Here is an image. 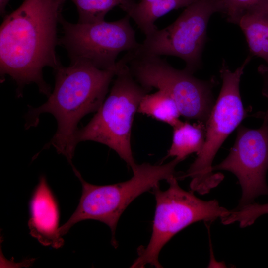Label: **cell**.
Segmentation results:
<instances>
[{
	"mask_svg": "<svg viewBox=\"0 0 268 268\" xmlns=\"http://www.w3.org/2000/svg\"><path fill=\"white\" fill-rule=\"evenodd\" d=\"M66 1L24 0L4 17L0 28V76L8 75L16 82L18 97L24 86L32 83L48 97L51 94L43 69H55L61 64L55 50L57 25Z\"/></svg>",
	"mask_w": 268,
	"mask_h": 268,
	"instance_id": "obj_1",
	"label": "cell"
},
{
	"mask_svg": "<svg viewBox=\"0 0 268 268\" xmlns=\"http://www.w3.org/2000/svg\"><path fill=\"white\" fill-rule=\"evenodd\" d=\"M119 67L102 69L84 61L61 64L54 69L55 85L47 101L41 106L29 107L25 128L36 127L39 116L52 114L57 122V130L44 149L53 146L72 165L77 124L86 115L97 111L105 99L109 85Z\"/></svg>",
	"mask_w": 268,
	"mask_h": 268,
	"instance_id": "obj_2",
	"label": "cell"
},
{
	"mask_svg": "<svg viewBox=\"0 0 268 268\" xmlns=\"http://www.w3.org/2000/svg\"><path fill=\"white\" fill-rule=\"evenodd\" d=\"M180 161L174 158L164 164L144 163L137 165L129 180L111 185H95L85 181L72 166L82 185L78 205L68 220L59 228L62 236L76 223L92 219L106 224L112 233L111 243L117 246L115 231L119 219L127 206L137 197L152 189L163 180L175 176V168Z\"/></svg>",
	"mask_w": 268,
	"mask_h": 268,
	"instance_id": "obj_3",
	"label": "cell"
},
{
	"mask_svg": "<svg viewBox=\"0 0 268 268\" xmlns=\"http://www.w3.org/2000/svg\"><path fill=\"white\" fill-rule=\"evenodd\" d=\"M108 97L90 122L78 129L77 144L93 141L114 150L132 169L137 164L131 148L132 123L140 101L151 90L139 83L132 74L123 57Z\"/></svg>",
	"mask_w": 268,
	"mask_h": 268,
	"instance_id": "obj_4",
	"label": "cell"
},
{
	"mask_svg": "<svg viewBox=\"0 0 268 268\" xmlns=\"http://www.w3.org/2000/svg\"><path fill=\"white\" fill-rule=\"evenodd\" d=\"M248 56L234 71L225 61L220 69L222 85L209 117L205 123L204 144L183 177H190L191 191L208 193L223 180L220 173H214L212 163L218 150L231 133L248 115L243 106L239 85L244 70L249 63Z\"/></svg>",
	"mask_w": 268,
	"mask_h": 268,
	"instance_id": "obj_5",
	"label": "cell"
},
{
	"mask_svg": "<svg viewBox=\"0 0 268 268\" xmlns=\"http://www.w3.org/2000/svg\"><path fill=\"white\" fill-rule=\"evenodd\" d=\"M167 181L169 186L166 190H161L159 184L152 189L156 208L151 236L148 245L138 249V256L131 268H144L147 265L162 268L158 261L160 252L175 234L194 223L212 222L230 212L215 200L203 201L192 191L183 189L175 176Z\"/></svg>",
	"mask_w": 268,
	"mask_h": 268,
	"instance_id": "obj_6",
	"label": "cell"
},
{
	"mask_svg": "<svg viewBox=\"0 0 268 268\" xmlns=\"http://www.w3.org/2000/svg\"><path fill=\"white\" fill-rule=\"evenodd\" d=\"M123 57L135 80L145 87L168 93L180 114L205 124L215 103V78L199 79L186 70L178 69L161 56L142 51L139 48L127 52Z\"/></svg>",
	"mask_w": 268,
	"mask_h": 268,
	"instance_id": "obj_7",
	"label": "cell"
},
{
	"mask_svg": "<svg viewBox=\"0 0 268 268\" xmlns=\"http://www.w3.org/2000/svg\"><path fill=\"white\" fill-rule=\"evenodd\" d=\"M127 14L119 20L93 23H72L61 15L63 35L59 45L67 51L70 63L84 61L102 69L115 67L122 52L139 48L135 31Z\"/></svg>",
	"mask_w": 268,
	"mask_h": 268,
	"instance_id": "obj_8",
	"label": "cell"
},
{
	"mask_svg": "<svg viewBox=\"0 0 268 268\" xmlns=\"http://www.w3.org/2000/svg\"><path fill=\"white\" fill-rule=\"evenodd\" d=\"M223 11L222 0H197L171 24L145 36L139 49L159 56L180 58L185 62V68L194 73L201 66L210 18Z\"/></svg>",
	"mask_w": 268,
	"mask_h": 268,
	"instance_id": "obj_9",
	"label": "cell"
},
{
	"mask_svg": "<svg viewBox=\"0 0 268 268\" xmlns=\"http://www.w3.org/2000/svg\"><path fill=\"white\" fill-rule=\"evenodd\" d=\"M255 115L263 119L261 126L253 129L240 125L229 154L213 167V171H229L238 179L242 189L238 206L253 202L260 195H268L266 181L268 169V117L265 112Z\"/></svg>",
	"mask_w": 268,
	"mask_h": 268,
	"instance_id": "obj_10",
	"label": "cell"
},
{
	"mask_svg": "<svg viewBox=\"0 0 268 268\" xmlns=\"http://www.w3.org/2000/svg\"><path fill=\"white\" fill-rule=\"evenodd\" d=\"M30 210V234L44 246L62 247L64 241L59 232L58 204L44 175L40 177L32 197Z\"/></svg>",
	"mask_w": 268,
	"mask_h": 268,
	"instance_id": "obj_11",
	"label": "cell"
},
{
	"mask_svg": "<svg viewBox=\"0 0 268 268\" xmlns=\"http://www.w3.org/2000/svg\"><path fill=\"white\" fill-rule=\"evenodd\" d=\"M238 25L252 56L263 59L268 68V0H260L242 15Z\"/></svg>",
	"mask_w": 268,
	"mask_h": 268,
	"instance_id": "obj_12",
	"label": "cell"
},
{
	"mask_svg": "<svg viewBox=\"0 0 268 268\" xmlns=\"http://www.w3.org/2000/svg\"><path fill=\"white\" fill-rule=\"evenodd\" d=\"M173 129L172 141L167 157H173L181 162L190 154L200 152L205 139L204 123L198 121L192 124L181 121Z\"/></svg>",
	"mask_w": 268,
	"mask_h": 268,
	"instance_id": "obj_13",
	"label": "cell"
},
{
	"mask_svg": "<svg viewBox=\"0 0 268 268\" xmlns=\"http://www.w3.org/2000/svg\"><path fill=\"white\" fill-rule=\"evenodd\" d=\"M137 112L172 127L181 121L179 119L181 114L175 101L168 93L161 90L145 95L140 101Z\"/></svg>",
	"mask_w": 268,
	"mask_h": 268,
	"instance_id": "obj_14",
	"label": "cell"
},
{
	"mask_svg": "<svg viewBox=\"0 0 268 268\" xmlns=\"http://www.w3.org/2000/svg\"><path fill=\"white\" fill-rule=\"evenodd\" d=\"M197 0H160L154 4L139 10L126 11L144 34L151 33L157 27L155 22L172 10L187 7Z\"/></svg>",
	"mask_w": 268,
	"mask_h": 268,
	"instance_id": "obj_15",
	"label": "cell"
},
{
	"mask_svg": "<svg viewBox=\"0 0 268 268\" xmlns=\"http://www.w3.org/2000/svg\"><path fill=\"white\" fill-rule=\"evenodd\" d=\"M70 0L77 8L78 23H93L104 21L105 16L109 11L117 6L120 7L130 0Z\"/></svg>",
	"mask_w": 268,
	"mask_h": 268,
	"instance_id": "obj_16",
	"label": "cell"
},
{
	"mask_svg": "<svg viewBox=\"0 0 268 268\" xmlns=\"http://www.w3.org/2000/svg\"><path fill=\"white\" fill-rule=\"evenodd\" d=\"M268 214V203L259 204L255 202L238 206L221 219L225 225L238 222L241 227H245L253 224L260 216Z\"/></svg>",
	"mask_w": 268,
	"mask_h": 268,
	"instance_id": "obj_17",
	"label": "cell"
},
{
	"mask_svg": "<svg viewBox=\"0 0 268 268\" xmlns=\"http://www.w3.org/2000/svg\"><path fill=\"white\" fill-rule=\"evenodd\" d=\"M260 0H222L223 12L230 23L238 24L243 13Z\"/></svg>",
	"mask_w": 268,
	"mask_h": 268,
	"instance_id": "obj_18",
	"label": "cell"
},
{
	"mask_svg": "<svg viewBox=\"0 0 268 268\" xmlns=\"http://www.w3.org/2000/svg\"><path fill=\"white\" fill-rule=\"evenodd\" d=\"M160 0H141L139 2H135L130 0L120 6L124 11L129 10H139L147 7Z\"/></svg>",
	"mask_w": 268,
	"mask_h": 268,
	"instance_id": "obj_19",
	"label": "cell"
},
{
	"mask_svg": "<svg viewBox=\"0 0 268 268\" xmlns=\"http://www.w3.org/2000/svg\"><path fill=\"white\" fill-rule=\"evenodd\" d=\"M258 72L262 75L263 79V86L262 90V95L268 101V68L264 65H262L258 67ZM266 111L268 113V108Z\"/></svg>",
	"mask_w": 268,
	"mask_h": 268,
	"instance_id": "obj_20",
	"label": "cell"
},
{
	"mask_svg": "<svg viewBox=\"0 0 268 268\" xmlns=\"http://www.w3.org/2000/svg\"><path fill=\"white\" fill-rule=\"evenodd\" d=\"M10 0H0V14L1 17H4L6 14V7Z\"/></svg>",
	"mask_w": 268,
	"mask_h": 268,
	"instance_id": "obj_21",
	"label": "cell"
},
{
	"mask_svg": "<svg viewBox=\"0 0 268 268\" xmlns=\"http://www.w3.org/2000/svg\"><path fill=\"white\" fill-rule=\"evenodd\" d=\"M265 112L266 113V114L267 115V116L268 117V113L267 111H265Z\"/></svg>",
	"mask_w": 268,
	"mask_h": 268,
	"instance_id": "obj_22",
	"label": "cell"
}]
</instances>
